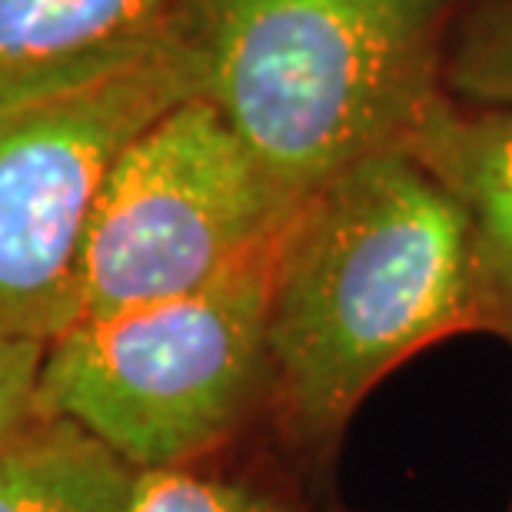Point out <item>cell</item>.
Here are the masks:
<instances>
[{
	"mask_svg": "<svg viewBox=\"0 0 512 512\" xmlns=\"http://www.w3.org/2000/svg\"><path fill=\"white\" fill-rule=\"evenodd\" d=\"M476 330L469 227L413 153L356 163L300 203L273 253L270 413L326 449L399 363Z\"/></svg>",
	"mask_w": 512,
	"mask_h": 512,
	"instance_id": "cell-1",
	"label": "cell"
},
{
	"mask_svg": "<svg viewBox=\"0 0 512 512\" xmlns=\"http://www.w3.org/2000/svg\"><path fill=\"white\" fill-rule=\"evenodd\" d=\"M443 0H183L197 97L293 200L403 147L443 94Z\"/></svg>",
	"mask_w": 512,
	"mask_h": 512,
	"instance_id": "cell-2",
	"label": "cell"
},
{
	"mask_svg": "<svg viewBox=\"0 0 512 512\" xmlns=\"http://www.w3.org/2000/svg\"><path fill=\"white\" fill-rule=\"evenodd\" d=\"M273 253L197 293L74 323L47 343L34 416L80 426L137 473L203 466L270 409Z\"/></svg>",
	"mask_w": 512,
	"mask_h": 512,
	"instance_id": "cell-3",
	"label": "cell"
},
{
	"mask_svg": "<svg viewBox=\"0 0 512 512\" xmlns=\"http://www.w3.org/2000/svg\"><path fill=\"white\" fill-rule=\"evenodd\" d=\"M197 97L180 34L0 84V333L50 343L77 323L87 233L117 160Z\"/></svg>",
	"mask_w": 512,
	"mask_h": 512,
	"instance_id": "cell-4",
	"label": "cell"
},
{
	"mask_svg": "<svg viewBox=\"0 0 512 512\" xmlns=\"http://www.w3.org/2000/svg\"><path fill=\"white\" fill-rule=\"evenodd\" d=\"M296 210L217 107L183 100L130 143L100 193L77 323L217 283L276 247Z\"/></svg>",
	"mask_w": 512,
	"mask_h": 512,
	"instance_id": "cell-5",
	"label": "cell"
},
{
	"mask_svg": "<svg viewBox=\"0 0 512 512\" xmlns=\"http://www.w3.org/2000/svg\"><path fill=\"white\" fill-rule=\"evenodd\" d=\"M403 150L466 217L476 330L512 343V104H459L443 90Z\"/></svg>",
	"mask_w": 512,
	"mask_h": 512,
	"instance_id": "cell-6",
	"label": "cell"
},
{
	"mask_svg": "<svg viewBox=\"0 0 512 512\" xmlns=\"http://www.w3.org/2000/svg\"><path fill=\"white\" fill-rule=\"evenodd\" d=\"M183 0H0V84L110 57L177 27Z\"/></svg>",
	"mask_w": 512,
	"mask_h": 512,
	"instance_id": "cell-7",
	"label": "cell"
},
{
	"mask_svg": "<svg viewBox=\"0 0 512 512\" xmlns=\"http://www.w3.org/2000/svg\"><path fill=\"white\" fill-rule=\"evenodd\" d=\"M137 469L67 419L30 416L0 446V512H130Z\"/></svg>",
	"mask_w": 512,
	"mask_h": 512,
	"instance_id": "cell-8",
	"label": "cell"
},
{
	"mask_svg": "<svg viewBox=\"0 0 512 512\" xmlns=\"http://www.w3.org/2000/svg\"><path fill=\"white\" fill-rule=\"evenodd\" d=\"M443 90L459 104H512V0L466 20L443 57Z\"/></svg>",
	"mask_w": 512,
	"mask_h": 512,
	"instance_id": "cell-9",
	"label": "cell"
},
{
	"mask_svg": "<svg viewBox=\"0 0 512 512\" xmlns=\"http://www.w3.org/2000/svg\"><path fill=\"white\" fill-rule=\"evenodd\" d=\"M130 512H300L283 496L203 466L137 473Z\"/></svg>",
	"mask_w": 512,
	"mask_h": 512,
	"instance_id": "cell-10",
	"label": "cell"
},
{
	"mask_svg": "<svg viewBox=\"0 0 512 512\" xmlns=\"http://www.w3.org/2000/svg\"><path fill=\"white\" fill-rule=\"evenodd\" d=\"M47 343L0 333V446L34 416V389Z\"/></svg>",
	"mask_w": 512,
	"mask_h": 512,
	"instance_id": "cell-11",
	"label": "cell"
},
{
	"mask_svg": "<svg viewBox=\"0 0 512 512\" xmlns=\"http://www.w3.org/2000/svg\"><path fill=\"white\" fill-rule=\"evenodd\" d=\"M509 512H512V506H509Z\"/></svg>",
	"mask_w": 512,
	"mask_h": 512,
	"instance_id": "cell-12",
	"label": "cell"
}]
</instances>
